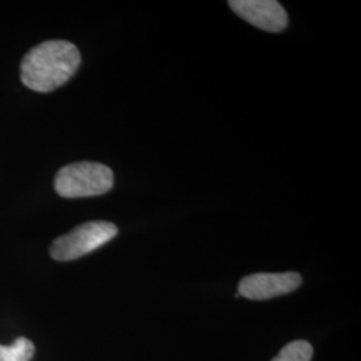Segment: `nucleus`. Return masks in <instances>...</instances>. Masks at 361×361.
<instances>
[{
    "label": "nucleus",
    "instance_id": "6",
    "mask_svg": "<svg viewBox=\"0 0 361 361\" xmlns=\"http://www.w3.org/2000/svg\"><path fill=\"white\" fill-rule=\"evenodd\" d=\"M35 345L26 337H19L11 345L0 344V361H30L34 357Z\"/></svg>",
    "mask_w": 361,
    "mask_h": 361
},
{
    "label": "nucleus",
    "instance_id": "2",
    "mask_svg": "<svg viewBox=\"0 0 361 361\" xmlns=\"http://www.w3.org/2000/svg\"><path fill=\"white\" fill-rule=\"evenodd\" d=\"M111 169L97 162H77L63 166L55 177V190L65 198L101 195L111 190Z\"/></svg>",
    "mask_w": 361,
    "mask_h": 361
},
{
    "label": "nucleus",
    "instance_id": "4",
    "mask_svg": "<svg viewBox=\"0 0 361 361\" xmlns=\"http://www.w3.org/2000/svg\"><path fill=\"white\" fill-rule=\"evenodd\" d=\"M301 283L302 279L296 271L256 273L241 280L238 292L249 300H269L296 290Z\"/></svg>",
    "mask_w": 361,
    "mask_h": 361
},
{
    "label": "nucleus",
    "instance_id": "7",
    "mask_svg": "<svg viewBox=\"0 0 361 361\" xmlns=\"http://www.w3.org/2000/svg\"><path fill=\"white\" fill-rule=\"evenodd\" d=\"M313 348L308 341L296 340L285 345L271 361H310Z\"/></svg>",
    "mask_w": 361,
    "mask_h": 361
},
{
    "label": "nucleus",
    "instance_id": "3",
    "mask_svg": "<svg viewBox=\"0 0 361 361\" xmlns=\"http://www.w3.org/2000/svg\"><path fill=\"white\" fill-rule=\"evenodd\" d=\"M118 234V228L107 221H91L56 238L50 255L56 261H71L86 256L107 244Z\"/></svg>",
    "mask_w": 361,
    "mask_h": 361
},
{
    "label": "nucleus",
    "instance_id": "5",
    "mask_svg": "<svg viewBox=\"0 0 361 361\" xmlns=\"http://www.w3.org/2000/svg\"><path fill=\"white\" fill-rule=\"evenodd\" d=\"M229 6L252 26L269 32H281L288 26V13L276 0H231Z\"/></svg>",
    "mask_w": 361,
    "mask_h": 361
},
{
    "label": "nucleus",
    "instance_id": "1",
    "mask_svg": "<svg viewBox=\"0 0 361 361\" xmlns=\"http://www.w3.org/2000/svg\"><path fill=\"white\" fill-rule=\"evenodd\" d=\"M80 65L75 44L67 40H47L27 52L20 65V78L28 89L50 92L67 83Z\"/></svg>",
    "mask_w": 361,
    "mask_h": 361
}]
</instances>
